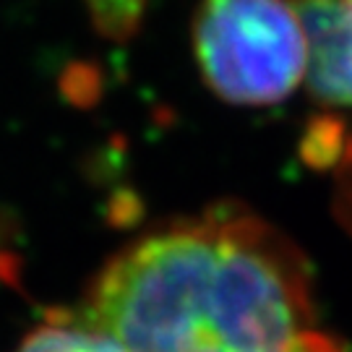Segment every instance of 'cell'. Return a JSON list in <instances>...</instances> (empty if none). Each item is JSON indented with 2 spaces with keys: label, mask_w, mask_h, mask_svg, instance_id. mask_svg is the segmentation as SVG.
Instances as JSON below:
<instances>
[{
  "label": "cell",
  "mask_w": 352,
  "mask_h": 352,
  "mask_svg": "<svg viewBox=\"0 0 352 352\" xmlns=\"http://www.w3.org/2000/svg\"><path fill=\"white\" fill-rule=\"evenodd\" d=\"M334 170H337V217L352 232V133Z\"/></svg>",
  "instance_id": "obj_6"
},
{
  "label": "cell",
  "mask_w": 352,
  "mask_h": 352,
  "mask_svg": "<svg viewBox=\"0 0 352 352\" xmlns=\"http://www.w3.org/2000/svg\"><path fill=\"white\" fill-rule=\"evenodd\" d=\"M13 352H128L104 331L81 316L55 314L50 321L29 331Z\"/></svg>",
  "instance_id": "obj_3"
},
{
  "label": "cell",
  "mask_w": 352,
  "mask_h": 352,
  "mask_svg": "<svg viewBox=\"0 0 352 352\" xmlns=\"http://www.w3.org/2000/svg\"><path fill=\"white\" fill-rule=\"evenodd\" d=\"M190 39L206 87L232 104H277L308 74V39L292 0H201Z\"/></svg>",
  "instance_id": "obj_2"
},
{
  "label": "cell",
  "mask_w": 352,
  "mask_h": 352,
  "mask_svg": "<svg viewBox=\"0 0 352 352\" xmlns=\"http://www.w3.org/2000/svg\"><path fill=\"white\" fill-rule=\"evenodd\" d=\"M347 128L342 126L337 118H324V120H316L311 123L305 139H302V154L308 164L314 167H337L347 146Z\"/></svg>",
  "instance_id": "obj_5"
},
{
  "label": "cell",
  "mask_w": 352,
  "mask_h": 352,
  "mask_svg": "<svg viewBox=\"0 0 352 352\" xmlns=\"http://www.w3.org/2000/svg\"><path fill=\"white\" fill-rule=\"evenodd\" d=\"M78 316L128 352H342L316 324L302 253L235 204L128 243Z\"/></svg>",
  "instance_id": "obj_1"
},
{
  "label": "cell",
  "mask_w": 352,
  "mask_h": 352,
  "mask_svg": "<svg viewBox=\"0 0 352 352\" xmlns=\"http://www.w3.org/2000/svg\"><path fill=\"white\" fill-rule=\"evenodd\" d=\"M84 6L102 37L123 42L139 32L149 0H84Z\"/></svg>",
  "instance_id": "obj_4"
}]
</instances>
